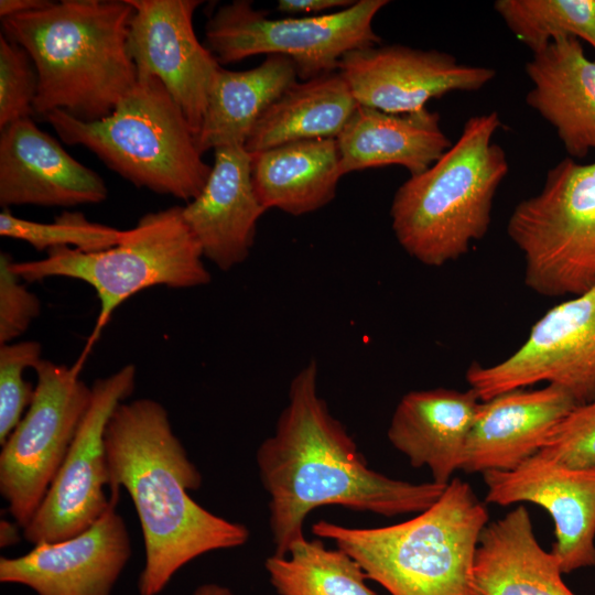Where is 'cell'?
Masks as SVG:
<instances>
[{
	"instance_id": "18",
	"label": "cell",
	"mask_w": 595,
	"mask_h": 595,
	"mask_svg": "<svg viewBox=\"0 0 595 595\" xmlns=\"http://www.w3.org/2000/svg\"><path fill=\"white\" fill-rule=\"evenodd\" d=\"M251 180V156L245 147L214 150V163L202 192L182 206V216L204 258L221 271L246 261L257 224L266 213Z\"/></svg>"
},
{
	"instance_id": "30",
	"label": "cell",
	"mask_w": 595,
	"mask_h": 595,
	"mask_svg": "<svg viewBox=\"0 0 595 595\" xmlns=\"http://www.w3.org/2000/svg\"><path fill=\"white\" fill-rule=\"evenodd\" d=\"M42 345L20 340L0 345V444L2 445L29 408L35 386L24 379V371L42 360Z\"/></svg>"
},
{
	"instance_id": "12",
	"label": "cell",
	"mask_w": 595,
	"mask_h": 595,
	"mask_svg": "<svg viewBox=\"0 0 595 595\" xmlns=\"http://www.w3.org/2000/svg\"><path fill=\"white\" fill-rule=\"evenodd\" d=\"M137 369L125 365L91 385V401L64 462L37 511L22 530L35 545L72 538L94 524L110 507L105 431L116 408L136 388Z\"/></svg>"
},
{
	"instance_id": "36",
	"label": "cell",
	"mask_w": 595,
	"mask_h": 595,
	"mask_svg": "<svg viewBox=\"0 0 595 595\" xmlns=\"http://www.w3.org/2000/svg\"><path fill=\"white\" fill-rule=\"evenodd\" d=\"M20 529H22V528L20 527V524L17 521L13 520V522H12V521L2 519L0 521V545H1V548H8V547L15 545L21 539Z\"/></svg>"
},
{
	"instance_id": "26",
	"label": "cell",
	"mask_w": 595,
	"mask_h": 595,
	"mask_svg": "<svg viewBox=\"0 0 595 595\" xmlns=\"http://www.w3.org/2000/svg\"><path fill=\"white\" fill-rule=\"evenodd\" d=\"M357 106L338 71L296 80L262 113L245 149L253 153L298 141L336 139Z\"/></svg>"
},
{
	"instance_id": "35",
	"label": "cell",
	"mask_w": 595,
	"mask_h": 595,
	"mask_svg": "<svg viewBox=\"0 0 595 595\" xmlns=\"http://www.w3.org/2000/svg\"><path fill=\"white\" fill-rule=\"evenodd\" d=\"M52 3L53 1L50 0H1L0 17L2 20L12 15L36 11Z\"/></svg>"
},
{
	"instance_id": "14",
	"label": "cell",
	"mask_w": 595,
	"mask_h": 595,
	"mask_svg": "<svg viewBox=\"0 0 595 595\" xmlns=\"http://www.w3.org/2000/svg\"><path fill=\"white\" fill-rule=\"evenodd\" d=\"M338 72L358 105L389 113L420 111L453 91H477L496 76L490 67L459 63L448 53L404 45L351 51Z\"/></svg>"
},
{
	"instance_id": "7",
	"label": "cell",
	"mask_w": 595,
	"mask_h": 595,
	"mask_svg": "<svg viewBox=\"0 0 595 595\" xmlns=\"http://www.w3.org/2000/svg\"><path fill=\"white\" fill-rule=\"evenodd\" d=\"M203 259L201 246L183 219L182 206H172L143 215L110 248L94 252L53 248L45 258L13 261L12 269L28 282L62 277L89 284L99 300L97 333L118 306L142 290L209 283L212 277Z\"/></svg>"
},
{
	"instance_id": "11",
	"label": "cell",
	"mask_w": 595,
	"mask_h": 595,
	"mask_svg": "<svg viewBox=\"0 0 595 595\" xmlns=\"http://www.w3.org/2000/svg\"><path fill=\"white\" fill-rule=\"evenodd\" d=\"M480 401L539 382L569 391L578 404L595 398V285L553 306L502 361L466 371Z\"/></svg>"
},
{
	"instance_id": "1",
	"label": "cell",
	"mask_w": 595,
	"mask_h": 595,
	"mask_svg": "<svg viewBox=\"0 0 595 595\" xmlns=\"http://www.w3.org/2000/svg\"><path fill=\"white\" fill-rule=\"evenodd\" d=\"M317 380V363L311 360L293 377L274 432L256 454L269 496V527L277 555H285L292 543L304 538V521L316 508L340 506L385 517L419 513L446 487L394 479L371 469L320 397Z\"/></svg>"
},
{
	"instance_id": "6",
	"label": "cell",
	"mask_w": 595,
	"mask_h": 595,
	"mask_svg": "<svg viewBox=\"0 0 595 595\" xmlns=\"http://www.w3.org/2000/svg\"><path fill=\"white\" fill-rule=\"evenodd\" d=\"M43 119L64 143L87 148L134 186L187 203L202 192L212 171L182 109L153 76L138 77L113 111L99 120L84 121L63 110Z\"/></svg>"
},
{
	"instance_id": "31",
	"label": "cell",
	"mask_w": 595,
	"mask_h": 595,
	"mask_svg": "<svg viewBox=\"0 0 595 595\" xmlns=\"http://www.w3.org/2000/svg\"><path fill=\"white\" fill-rule=\"evenodd\" d=\"M39 78L28 52L0 35V130L34 115Z\"/></svg>"
},
{
	"instance_id": "4",
	"label": "cell",
	"mask_w": 595,
	"mask_h": 595,
	"mask_svg": "<svg viewBox=\"0 0 595 595\" xmlns=\"http://www.w3.org/2000/svg\"><path fill=\"white\" fill-rule=\"evenodd\" d=\"M487 523L485 502L468 483L453 478L410 520L378 528L320 520L312 533L332 540L390 595H475L474 561Z\"/></svg>"
},
{
	"instance_id": "28",
	"label": "cell",
	"mask_w": 595,
	"mask_h": 595,
	"mask_svg": "<svg viewBox=\"0 0 595 595\" xmlns=\"http://www.w3.org/2000/svg\"><path fill=\"white\" fill-rule=\"evenodd\" d=\"M494 8L533 54L563 36L583 40L595 50V0H497Z\"/></svg>"
},
{
	"instance_id": "33",
	"label": "cell",
	"mask_w": 595,
	"mask_h": 595,
	"mask_svg": "<svg viewBox=\"0 0 595 595\" xmlns=\"http://www.w3.org/2000/svg\"><path fill=\"white\" fill-rule=\"evenodd\" d=\"M12 257L0 252V345L15 342L41 313V301L21 283Z\"/></svg>"
},
{
	"instance_id": "32",
	"label": "cell",
	"mask_w": 595,
	"mask_h": 595,
	"mask_svg": "<svg viewBox=\"0 0 595 595\" xmlns=\"http://www.w3.org/2000/svg\"><path fill=\"white\" fill-rule=\"evenodd\" d=\"M539 453L569 467H595V398L575 405L554 426Z\"/></svg>"
},
{
	"instance_id": "37",
	"label": "cell",
	"mask_w": 595,
	"mask_h": 595,
	"mask_svg": "<svg viewBox=\"0 0 595 595\" xmlns=\"http://www.w3.org/2000/svg\"><path fill=\"white\" fill-rule=\"evenodd\" d=\"M192 595H235L232 591L217 583H205L199 585Z\"/></svg>"
},
{
	"instance_id": "16",
	"label": "cell",
	"mask_w": 595,
	"mask_h": 595,
	"mask_svg": "<svg viewBox=\"0 0 595 595\" xmlns=\"http://www.w3.org/2000/svg\"><path fill=\"white\" fill-rule=\"evenodd\" d=\"M88 529L57 542H42L17 558H0V582L37 595H110L131 556V539L118 500Z\"/></svg>"
},
{
	"instance_id": "15",
	"label": "cell",
	"mask_w": 595,
	"mask_h": 595,
	"mask_svg": "<svg viewBox=\"0 0 595 595\" xmlns=\"http://www.w3.org/2000/svg\"><path fill=\"white\" fill-rule=\"evenodd\" d=\"M486 502H530L554 523L552 553L563 574L595 565V467L573 468L541 453L507 472L483 474Z\"/></svg>"
},
{
	"instance_id": "23",
	"label": "cell",
	"mask_w": 595,
	"mask_h": 595,
	"mask_svg": "<svg viewBox=\"0 0 595 595\" xmlns=\"http://www.w3.org/2000/svg\"><path fill=\"white\" fill-rule=\"evenodd\" d=\"M559 560L539 544L524 506L484 528L473 569L475 595H575Z\"/></svg>"
},
{
	"instance_id": "20",
	"label": "cell",
	"mask_w": 595,
	"mask_h": 595,
	"mask_svg": "<svg viewBox=\"0 0 595 595\" xmlns=\"http://www.w3.org/2000/svg\"><path fill=\"white\" fill-rule=\"evenodd\" d=\"M480 402L470 388L410 391L393 411L388 440L412 467H426L432 482L447 485L453 474L462 469Z\"/></svg>"
},
{
	"instance_id": "8",
	"label": "cell",
	"mask_w": 595,
	"mask_h": 595,
	"mask_svg": "<svg viewBox=\"0 0 595 595\" xmlns=\"http://www.w3.org/2000/svg\"><path fill=\"white\" fill-rule=\"evenodd\" d=\"M507 232L530 290L574 296L595 285V162L560 161L542 190L515 207Z\"/></svg>"
},
{
	"instance_id": "13",
	"label": "cell",
	"mask_w": 595,
	"mask_h": 595,
	"mask_svg": "<svg viewBox=\"0 0 595 595\" xmlns=\"http://www.w3.org/2000/svg\"><path fill=\"white\" fill-rule=\"evenodd\" d=\"M134 12L128 46L138 77L162 82L196 136L209 93L221 68L196 37L193 26L199 0H128Z\"/></svg>"
},
{
	"instance_id": "10",
	"label": "cell",
	"mask_w": 595,
	"mask_h": 595,
	"mask_svg": "<svg viewBox=\"0 0 595 595\" xmlns=\"http://www.w3.org/2000/svg\"><path fill=\"white\" fill-rule=\"evenodd\" d=\"M33 399L0 452V494L22 530L45 498L91 401L77 367L42 359Z\"/></svg>"
},
{
	"instance_id": "25",
	"label": "cell",
	"mask_w": 595,
	"mask_h": 595,
	"mask_svg": "<svg viewBox=\"0 0 595 595\" xmlns=\"http://www.w3.org/2000/svg\"><path fill=\"white\" fill-rule=\"evenodd\" d=\"M298 80L293 62L267 55L248 71L220 68L214 79L205 115L195 136L198 151L245 147L262 113Z\"/></svg>"
},
{
	"instance_id": "17",
	"label": "cell",
	"mask_w": 595,
	"mask_h": 595,
	"mask_svg": "<svg viewBox=\"0 0 595 595\" xmlns=\"http://www.w3.org/2000/svg\"><path fill=\"white\" fill-rule=\"evenodd\" d=\"M104 180L71 156L31 117L0 134V205L72 207L107 198Z\"/></svg>"
},
{
	"instance_id": "19",
	"label": "cell",
	"mask_w": 595,
	"mask_h": 595,
	"mask_svg": "<svg viewBox=\"0 0 595 595\" xmlns=\"http://www.w3.org/2000/svg\"><path fill=\"white\" fill-rule=\"evenodd\" d=\"M578 403L565 389H516L482 401L462 469L507 472L536 455L554 426Z\"/></svg>"
},
{
	"instance_id": "29",
	"label": "cell",
	"mask_w": 595,
	"mask_h": 595,
	"mask_svg": "<svg viewBox=\"0 0 595 595\" xmlns=\"http://www.w3.org/2000/svg\"><path fill=\"white\" fill-rule=\"evenodd\" d=\"M122 231L90 221L80 212H63L52 223L20 218L9 208H2L0 213V236L25 241L39 251L60 247L99 251L117 245Z\"/></svg>"
},
{
	"instance_id": "3",
	"label": "cell",
	"mask_w": 595,
	"mask_h": 595,
	"mask_svg": "<svg viewBox=\"0 0 595 595\" xmlns=\"http://www.w3.org/2000/svg\"><path fill=\"white\" fill-rule=\"evenodd\" d=\"M128 0H62L2 19V34L30 55L39 78L34 113L54 110L95 121L138 80L128 40Z\"/></svg>"
},
{
	"instance_id": "9",
	"label": "cell",
	"mask_w": 595,
	"mask_h": 595,
	"mask_svg": "<svg viewBox=\"0 0 595 595\" xmlns=\"http://www.w3.org/2000/svg\"><path fill=\"white\" fill-rule=\"evenodd\" d=\"M388 0H358L350 7L313 17L269 18L248 0L221 4L205 25V46L217 62L230 64L266 54L290 58L298 78L338 71L349 52L381 42L372 28Z\"/></svg>"
},
{
	"instance_id": "5",
	"label": "cell",
	"mask_w": 595,
	"mask_h": 595,
	"mask_svg": "<svg viewBox=\"0 0 595 595\" xmlns=\"http://www.w3.org/2000/svg\"><path fill=\"white\" fill-rule=\"evenodd\" d=\"M500 127L496 111L470 117L439 160L397 190L391 227L419 262L444 266L486 235L494 197L509 171L504 149L493 141Z\"/></svg>"
},
{
	"instance_id": "21",
	"label": "cell",
	"mask_w": 595,
	"mask_h": 595,
	"mask_svg": "<svg viewBox=\"0 0 595 595\" xmlns=\"http://www.w3.org/2000/svg\"><path fill=\"white\" fill-rule=\"evenodd\" d=\"M527 104L556 131L571 156L595 150V61L572 36L553 40L526 65Z\"/></svg>"
},
{
	"instance_id": "24",
	"label": "cell",
	"mask_w": 595,
	"mask_h": 595,
	"mask_svg": "<svg viewBox=\"0 0 595 595\" xmlns=\"http://www.w3.org/2000/svg\"><path fill=\"white\" fill-rule=\"evenodd\" d=\"M250 156L252 185L267 210L315 212L334 199L343 176L336 139L286 143Z\"/></svg>"
},
{
	"instance_id": "34",
	"label": "cell",
	"mask_w": 595,
	"mask_h": 595,
	"mask_svg": "<svg viewBox=\"0 0 595 595\" xmlns=\"http://www.w3.org/2000/svg\"><path fill=\"white\" fill-rule=\"evenodd\" d=\"M351 0H279L277 10L291 17H313L331 13L333 9H346Z\"/></svg>"
},
{
	"instance_id": "22",
	"label": "cell",
	"mask_w": 595,
	"mask_h": 595,
	"mask_svg": "<svg viewBox=\"0 0 595 595\" xmlns=\"http://www.w3.org/2000/svg\"><path fill=\"white\" fill-rule=\"evenodd\" d=\"M336 141L343 175L388 165L403 166L416 175L452 145L435 111L389 113L360 105Z\"/></svg>"
},
{
	"instance_id": "27",
	"label": "cell",
	"mask_w": 595,
	"mask_h": 595,
	"mask_svg": "<svg viewBox=\"0 0 595 595\" xmlns=\"http://www.w3.org/2000/svg\"><path fill=\"white\" fill-rule=\"evenodd\" d=\"M264 567L279 595H377L356 560L318 538L295 541L285 555L267 558Z\"/></svg>"
},
{
	"instance_id": "2",
	"label": "cell",
	"mask_w": 595,
	"mask_h": 595,
	"mask_svg": "<svg viewBox=\"0 0 595 595\" xmlns=\"http://www.w3.org/2000/svg\"><path fill=\"white\" fill-rule=\"evenodd\" d=\"M110 498L127 490L141 524L144 565L140 595H158L194 559L242 547L248 528L219 517L190 495L202 475L175 435L167 410L156 400L120 403L105 431Z\"/></svg>"
}]
</instances>
